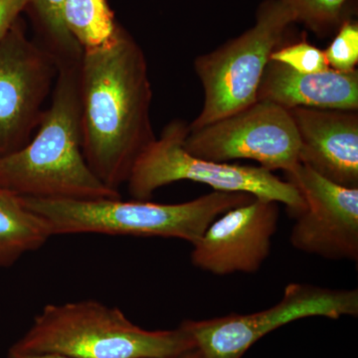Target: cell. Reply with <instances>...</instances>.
Returning <instances> with one entry per match:
<instances>
[{"instance_id": "cell-17", "label": "cell", "mask_w": 358, "mask_h": 358, "mask_svg": "<svg viewBox=\"0 0 358 358\" xmlns=\"http://www.w3.org/2000/svg\"><path fill=\"white\" fill-rule=\"evenodd\" d=\"M294 16L313 32L326 35L343 23L350 0H280Z\"/></svg>"}, {"instance_id": "cell-8", "label": "cell", "mask_w": 358, "mask_h": 358, "mask_svg": "<svg viewBox=\"0 0 358 358\" xmlns=\"http://www.w3.org/2000/svg\"><path fill=\"white\" fill-rule=\"evenodd\" d=\"M183 148L213 162L255 160L271 171L287 173L300 164V140L289 110L270 101H257L203 128L188 129Z\"/></svg>"}, {"instance_id": "cell-7", "label": "cell", "mask_w": 358, "mask_h": 358, "mask_svg": "<svg viewBox=\"0 0 358 358\" xmlns=\"http://www.w3.org/2000/svg\"><path fill=\"white\" fill-rule=\"evenodd\" d=\"M358 315V289H334L291 282L273 307L249 315L185 320L180 327L204 358H242L264 336L296 320L313 317L338 320Z\"/></svg>"}, {"instance_id": "cell-10", "label": "cell", "mask_w": 358, "mask_h": 358, "mask_svg": "<svg viewBox=\"0 0 358 358\" xmlns=\"http://www.w3.org/2000/svg\"><path fill=\"white\" fill-rule=\"evenodd\" d=\"M287 180L305 200L289 242L294 249L329 260L358 261V188L336 185L298 164Z\"/></svg>"}, {"instance_id": "cell-16", "label": "cell", "mask_w": 358, "mask_h": 358, "mask_svg": "<svg viewBox=\"0 0 358 358\" xmlns=\"http://www.w3.org/2000/svg\"><path fill=\"white\" fill-rule=\"evenodd\" d=\"M64 21L83 50L100 46L119 25L108 0H65Z\"/></svg>"}, {"instance_id": "cell-4", "label": "cell", "mask_w": 358, "mask_h": 358, "mask_svg": "<svg viewBox=\"0 0 358 358\" xmlns=\"http://www.w3.org/2000/svg\"><path fill=\"white\" fill-rule=\"evenodd\" d=\"M52 235L103 234L174 238L195 243L216 218L249 203L248 193L213 192L176 204L121 197L94 200L21 199Z\"/></svg>"}, {"instance_id": "cell-18", "label": "cell", "mask_w": 358, "mask_h": 358, "mask_svg": "<svg viewBox=\"0 0 358 358\" xmlns=\"http://www.w3.org/2000/svg\"><path fill=\"white\" fill-rule=\"evenodd\" d=\"M270 60L305 74L324 72L329 69L324 50L308 43L306 40L285 46L282 45L271 54Z\"/></svg>"}, {"instance_id": "cell-19", "label": "cell", "mask_w": 358, "mask_h": 358, "mask_svg": "<svg viewBox=\"0 0 358 358\" xmlns=\"http://www.w3.org/2000/svg\"><path fill=\"white\" fill-rule=\"evenodd\" d=\"M331 43L324 50L327 64L339 72H352L358 64V24L345 20Z\"/></svg>"}, {"instance_id": "cell-12", "label": "cell", "mask_w": 358, "mask_h": 358, "mask_svg": "<svg viewBox=\"0 0 358 358\" xmlns=\"http://www.w3.org/2000/svg\"><path fill=\"white\" fill-rule=\"evenodd\" d=\"M289 112L300 140L301 164L336 185L358 188L357 110L299 107Z\"/></svg>"}, {"instance_id": "cell-21", "label": "cell", "mask_w": 358, "mask_h": 358, "mask_svg": "<svg viewBox=\"0 0 358 358\" xmlns=\"http://www.w3.org/2000/svg\"><path fill=\"white\" fill-rule=\"evenodd\" d=\"M7 358H72L66 357V355H58V353H28V352H17L9 350Z\"/></svg>"}, {"instance_id": "cell-3", "label": "cell", "mask_w": 358, "mask_h": 358, "mask_svg": "<svg viewBox=\"0 0 358 358\" xmlns=\"http://www.w3.org/2000/svg\"><path fill=\"white\" fill-rule=\"evenodd\" d=\"M193 348L182 327L148 331L120 308L86 300L45 306L10 350L72 358H178Z\"/></svg>"}, {"instance_id": "cell-20", "label": "cell", "mask_w": 358, "mask_h": 358, "mask_svg": "<svg viewBox=\"0 0 358 358\" xmlns=\"http://www.w3.org/2000/svg\"><path fill=\"white\" fill-rule=\"evenodd\" d=\"M28 0H0V41L25 11Z\"/></svg>"}, {"instance_id": "cell-1", "label": "cell", "mask_w": 358, "mask_h": 358, "mask_svg": "<svg viewBox=\"0 0 358 358\" xmlns=\"http://www.w3.org/2000/svg\"><path fill=\"white\" fill-rule=\"evenodd\" d=\"M79 90L85 159L103 185L119 192L157 138L147 57L122 25L105 43L83 50Z\"/></svg>"}, {"instance_id": "cell-13", "label": "cell", "mask_w": 358, "mask_h": 358, "mask_svg": "<svg viewBox=\"0 0 358 358\" xmlns=\"http://www.w3.org/2000/svg\"><path fill=\"white\" fill-rule=\"evenodd\" d=\"M257 101H270L285 109L315 108L358 110V71L305 74L270 60L259 85Z\"/></svg>"}, {"instance_id": "cell-14", "label": "cell", "mask_w": 358, "mask_h": 358, "mask_svg": "<svg viewBox=\"0 0 358 358\" xmlns=\"http://www.w3.org/2000/svg\"><path fill=\"white\" fill-rule=\"evenodd\" d=\"M52 236L43 218L28 209L20 197L0 188V268L41 248Z\"/></svg>"}, {"instance_id": "cell-9", "label": "cell", "mask_w": 358, "mask_h": 358, "mask_svg": "<svg viewBox=\"0 0 358 358\" xmlns=\"http://www.w3.org/2000/svg\"><path fill=\"white\" fill-rule=\"evenodd\" d=\"M57 74V60L28 38L20 18L0 41V157L31 140Z\"/></svg>"}, {"instance_id": "cell-15", "label": "cell", "mask_w": 358, "mask_h": 358, "mask_svg": "<svg viewBox=\"0 0 358 358\" xmlns=\"http://www.w3.org/2000/svg\"><path fill=\"white\" fill-rule=\"evenodd\" d=\"M65 0H28L25 10L31 17L38 43L58 63L81 60L83 49L70 34L64 21Z\"/></svg>"}, {"instance_id": "cell-5", "label": "cell", "mask_w": 358, "mask_h": 358, "mask_svg": "<svg viewBox=\"0 0 358 358\" xmlns=\"http://www.w3.org/2000/svg\"><path fill=\"white\" fill-rule=\"evenodd\" d=\"M187 133L185 122L173 120L143 150L126 182L134 199L148 200L160 187L189 180L210 186L215 192L248 193L255 199L284 204L293 217L305 209V200L299 190L273 171L190 155L183 148Z\"/></svg>"}, {"instance_id": "cell-2", "label": "cell", "mask_w": 358, "mask_h": 358, "mask_svg": "<svg viewBox=\"0 0 358 358\" xmlns=\"http://www.w3.org/2000/svg\"><path fill=\"white\" fill-rule=\"evenodd\" d=\"M81 61V60H80ZM80 61L58 63L51 103L36 134L0 157V188L21 199H117L90 169L82 145Z\"/></svg>"}, {"instance_id": "cell-6", "label": "cell", "mask_w": 358, "mask_h": 358, "mask_svg": "<svg viewBox=\"0 0 358 358\" xmlns=\"http://www.w3.org/2000/svg\"><path fill=\"white\" fill-rule=\"evenodd\" d=\"M294 16L280 0H265L255 24L236 38L194 60L204 91L201 112L189 131L246 109L257 102L259 85L271 54L282 45Z\"/></svg>"}, {"instance_id": "cell-22", "label": "cell", "mask_w": 358, "mask_h": 358, "mask_svg": "<svg viewBox=\"0 0 358 358\" xmlns=\"http://www.w3.org/2000/svg\"><path fill=\"white\" fill-rule=\"evenodd\" d=\"M178 358H204L201 352L197 348H193L189 352H185V355H181Z\"/></svg>"}, {"instance_id": "cell-11", "label": "cell", "mask_w": 358, "mask_h": 358, "mask_svg": "<svg viewBox=\"0 0 358 358\" xmlns=\"http://www.w3.org/2000/svg\"><path fill=\"white\" fill-rule=\"evenodd\" d=\"M279 205L254 199L219 216L192 244V265L216 275L258 272L271 253Z\"/></svg>"}]
</instances>
